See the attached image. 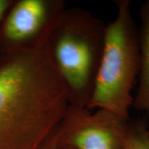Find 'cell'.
<instances>
[{"mask_svg":"<svg viewBox=\"0 0 149 149\" xmlns=\"http://www.w3.org/2000/svg\"><path fill=\"white\" fill-rule=\"evenodd\" d=\"M141 27L138 30L139 52V83L133 107L146 113L149 117V0L139 9Z\"/></svg>","mask_w":149,"mask_h":149,"instance_id":"8992f818","label":"cell"},{"mask_svg":"<svg viewBox=\"0 0 149 149\" xmlns=\"http://www.w3.org/2000/svg\"><path fill=\"white\" fill-rule=\"evenodd\" d=\"M68 107L47 43L0 55V149H40Z\"/></svg>","mask_w":149,"mask_h":149,"instance_id":"6da1fadb","label":"cell"},{"mask_svg":"<svg viewBox=\"0 0 149 149\" xmlns=\"http://www.w3.org/2000/svg\"><path fill=\"white\" fill-rule=\"evenodd\" d=\"M61 149H74L73 148H71V147H63Z\"/></svg>","mask_w":149,"mask_h":149,"instance_id":"30bf717a","label":"cell"},{"mask_svg":"<svg viewBox=\"0 0 149 149\" xmlns=\"http://www.w3.org/2000/svg\"><path fill=\"white\" fill-rule=\"evenodd\" d=\"M13 1V0H0V24Z\"/></svg>","mask_w":149,"mask_h":149,"instance_id":"9c48e42d","label":"cell"},{"mask_svg":"<svg viewBox=\"0 0 149 149\" xmlns=\"http://www.w3.org/2000/svg\"><path fill=\"white\" fill-rule=\"evenodd\" d=\"M40 149H61L58 142H57V137L55 135V130L50 136L49 138L46 141V142L42 145Z\"/></svg>","mask_w":149,"mask_h":149,"instance_id":"ba28073f","label":"cell"},{"mask_svg":"<svg viewBox=\"0 0 149 149\" xmlns=\"http://www.w3.org/2000/svg\"><path fill=\"white\" fill-rule=\"evenodd\" d=\"M65 5L64 0L14 1L0 24V55L46 44Z\"/></svg>","mask_w":149,"mask_h":149,"instance_id":"277c9868","label":"cell"},{"mask_svg":"<svg viewBox=\"0 0 149 149\" xmlns=\"http://www.w3.org/2000/svg\"><path fill=\"white\" fill-rule=\"evenodd\" d=\"M106 25L84 9H65L47 42L70 106L86 108L102 54Z\"/></svg>","mask_w":149,"mask_h":149,"instance_id":"7a4b0ae2","label":"cell"},{"mask_svg":"<svg viewBox=\"0 0 149 149\" xmlns=\"http://www.w3.org/2000/svg\"><path fill=\"white\" fill-rule=\"evenodd\" d=\"M128 123L107 110L69 105L55 135L61 148L122 149Z\"/></svg>","mask_w":149,"mask_h":149,"instance_id":"5b68a950","label":"cell"},{"mask_svg":"<svg viewBox=\"0 0 149 149\" xmlns=\"http://www.w3.org/2000/svg\"><path fill=\"white\" fill-rule=\"evenodd\" d=\"M122 149H149V126L146 120L129 121Z\"/></svg>","mask_w":149,"mask_h":149,"instance_id":"52a82bcc","label":"cell"},{"mask_svg":"<svg viewBox=\"0 0 149 149\" xmlns=\"http://www.w3.org/2000/svg\"><path fill=\"white\" fill-rule=\"evenodd\" d=\"M129 0L115 1L114 20L106 25L104 51L91 100L90 111L103 109L130 121L132 91L139 71V32Z\"/></svg>","mask_w":149,"mask_h":149,"instance_id":"3957f363","label":"cell"}]
</instances>
